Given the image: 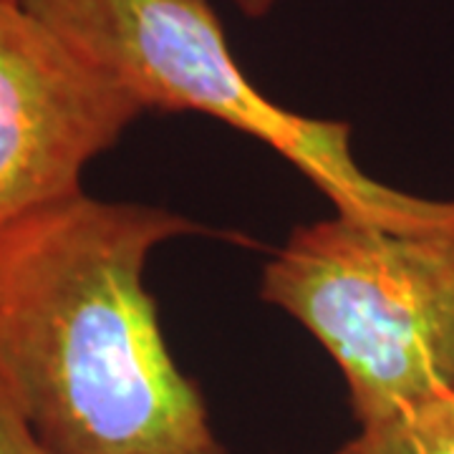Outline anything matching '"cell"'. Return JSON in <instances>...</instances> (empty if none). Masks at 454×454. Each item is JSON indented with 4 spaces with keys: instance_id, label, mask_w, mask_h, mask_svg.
Returning <instances> with one entry per match:
<instances>
[{
    "instance_id": "1",
    "label": "cell",
    "mask_w": 454,
    "mask_h": 454,
    "mask_svg": "<svg viewBox=\"0 0 454 454\" xmlns=\"http://www.w3.org/2000/svg\"><path fill=\"white\" fill-rule=\"evenodd\" d=\"M202 227L86 192L0 227V394L51 454H227L145 286Z\"/></svg>"
},
{
    "instance_id": "7",
    "label": "cell",
    "mask_w": 454,
    "mask_h": 454,
    "mask_svg": "<svg viewBox=\"0 0 454 454\" xmlns=\"http://www.w3.org/2000/svg\"><path fill=\"white\" fill-rule=\"evenodd\" d=\"M238 11L247 18H262L268 16L276 5V0H235Z\"/></svg>"
},
{
    "instance_id": "5",
    "label": "cell",
    "mask_w": 454,
    "mask_h": 454,
    "mask_svg": "<svg viewBox=\"0 0 454 454\" xmlns=\"http://www.w3.org/2000/svg\"><path fill=\"white\" fill-rule=\"evenodd\" d=\"M336 454H454V389L361 424Z\"/></svg>"
},
{
    "instance_id": "2",
    "label": "cell",
    "mask_w": 454,
    "mask_h": 454,
    "mask_svg": "<svg viewBox=\"0 0 454 454\" xmlns=\"http://www.w3.org/2000/svg\"><path fill=\"white\" fill-rule=\"evenodd\" d=\"M260 295L331 354L358 427L454 389V225L394 230L339 212L295 227Z\"/></svg>"
},
{
    "instance_id": "6",
    "label": "cell",
    "mask_w": 454,
    "mask_h": 454,
    "mask_svg": "<svg viewBox=\"0 0 454 454\" xmlns=\"http://www.w3.org/2000/svg\"><path fill=\"white\" fill-rule=\"evenodd\" d=\"M0 454H51L0 394Z\"/></svg>"
},
{
    "instance_id": "3",
    "label": "cell",
    "mask_w": 454,
    "mask_h": 454,
    "mask_svg": "<svg viewBox=\"0 0 454 454\" xmlns=\"http://www.w3.org/2000/svg\"><path fill=\"white\" fill-rule=\"evenodd\" d=\"M145 112H197L255 137L309 177L340 215L394 230L454 225V200L399 192L369 177L348 124L265 97L227 43L210 0H20Z\"/></svg>"
},
{
    "instance_id": "4",
    "label": "cell",
    "mask_w": 454,
    "mask_h": 454,
    "mask_svg": "<svg viewBox=\"0 0 454 454\" xmlns=\"http://www.w3.org/2000/svg\"><path fill=\"white\" fill-rule=\"evenodd\" d=\"M145 106L20 0H0V227L82 195Z\"/></svg>"
}]
</instances>
